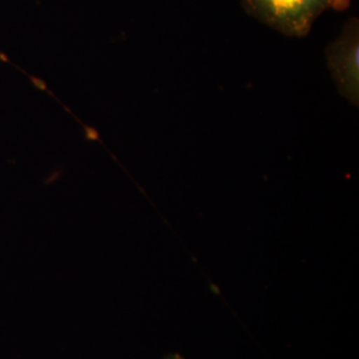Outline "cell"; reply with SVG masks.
<instances>
[{
  "instance_id": "5",
  "label": "cell",
  "mask_w": 359,
  "mask_h": 359,
  "mask_svg": "<svg viewBox=\"0 0 359 359\" xmlns=\"http://www.w3.org/2000/svg\"><path fill=\"white\" fill-rule=\"evenodd\" d=\"M164 359H184L181 355H179V354H168L167 357H164Z\"/></svg>"
},
{
  "instance_id": "3",
  "label": "cell",
  "mask_w": 359,
  "mask_h": 359,
  "mask_svg": "<svg viewBox=\"0 0 359 359\" xmlns=\"http://www.w3.org/2000/svg\"><path fill=\"white\" fill-rule=\"evenodd\" d=\"M29 79H31V83H32L35 87H38L39 90H47L46 83H44L43 80H40V79H36V77L34 76H29Z\"/></svg>"
},
{
  "instance_id": "4",
  "label": "cell",
  "mask_w": 359,
  "mask_h": 359,
  "mask_svg": "<svg viewBox=\"0 0 359 359\" xmlns=\"http://www.w3.org/2000/svg\"><path fill=\"white\" fill-rule=\"evenodd\" d=\"M0 60L1 62H4V63H8V65H11V60L4 55V53H0Z\"/></svg>"
},
{
  "instance_id": "2",
  "label": "cell",
  "mask_w": 359,
  "mask_h": 359,
  "mask_svg": "<svg viewBox=\"0 0 359 359\" xmlns=\"http://www.w3.org/2000/svg\"><path fill=\"white\" fill-rule=\"evenodd\" d=\"M359 23L350 18L339 36L326 50L327 65L339 93L358 105Z\"/></svg>"
},
{
  "instance_id": "1",
  "label": "cell",
  "mask_w": 359,
  "mask_h": 359,
  "mask_svg": "<svg viewBox=\"0 0 359 359\" xmlns=\"http://www.w3.org/2000/svg\"><path fill=\"white\" fill-rule=\"evenodd\" d=\"M245 11L289 38H305L326 10L345 11L351 0H241Z\"/></svg>"
}]
</instances>
